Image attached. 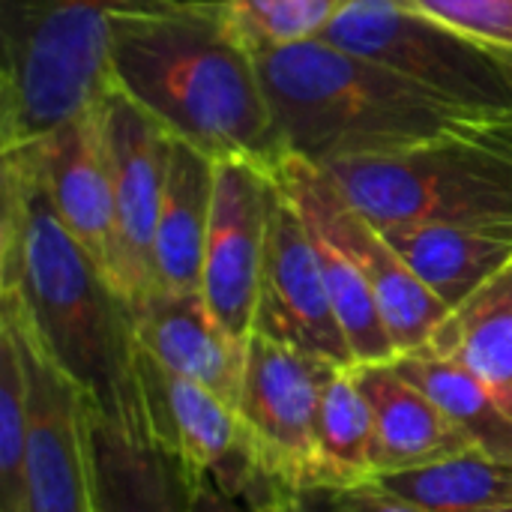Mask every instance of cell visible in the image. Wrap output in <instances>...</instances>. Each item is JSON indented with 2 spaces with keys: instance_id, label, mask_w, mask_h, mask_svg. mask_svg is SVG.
I'll return each mask as SVG.
<instances>
[{
  "instance_id": "1",
  "label": "cell",
  "mask_w": 512,
  "mask_h": 512,
  "mask_svg": "<svg viewBox=\"0 0 512 512\" xmlns=\"http://www.w3.org/2000/svg\"><path fill=\"white\" fill-rule=\"evenodd\" d=\"M0 303L90 399L135 390L132 309L57 216L27 144L0 153Z\"/></svg>"
},
{
  "instance_id": "2",
  "label": "cell",
  "mask_w": 512,
  "mask_h": 512,
  "mask_svg": "<svg viewBox=\"0 0 512 512\" xmlns=\"http://www.w3.org/2000/svg\"><path fill=\"white\" fill-rule=\"evenodd\" d=\"M225 3L120 15L108 45L111 84L216 162L249 159L276 171L288 147L258 57L234 33Z\"/></svg>"
},
{
  "instance_id": "3",
  "label": "cell",
  "mask_w": 512,
  "mask_h": 512,
  "mask_svg": "<svg viewBox=\"0 0 512 512\" xmlns=\"http://www.w3.org/2000/svg\"><path fill=\"white\" fill-rule=\"evenodd\" d=\"M288 147L312 165L393 156L450 138H512V117H483L324 39L255 51Z\"/></svg>"
},
{
  "instance_id": "4",
  "label": "cell",
  "mask_w": 512,
  "mask_h": 512,
  "mask_svg": "<svg viewBox=\"0 0 512 512\" xmlns=\"http://www.w3.org/2000/svg\"><path fill=\"white\" fill-rule=\"evenodd\" d=\"M225 0H0V153L42 138L111 87V24Z\"/></svg>"
},
{
  "instance_id": "5",
  "label": "cell",
  "mask_w": 512,
  "mask_h": 512,
  "mask_svg": "<svg viewBox=\"0 0 512 512\" xmlns=\"http://www.w3.org/2000/svg\"><path fill=\"white\" fill-rule=\"evenodd\" d=\"M321 168L378 228L512 222V138H450Z\"/></svg>"
},
{
  "instance_id": "6",
  "label": "cell",
  "mask_w": 512,
  "mask_h": 512,
  "mask_svg": "<svg viewBox=\"0 0 512 512\" xmlns=\"http://www.w3.org/2000/svg\"><path fill=\"white\" fill-rule=\"evenodd\" d=\"M321 39L393 69L471 114L512 117V48L465 36L402 0H357Z\"/></svg>"
},
{
  "instance_id": "7",
  "label": "cell",
  "mask_w": 512,
  "mask_h": 512,
  "mask_svg": "<svg viewBox=\"0 0 512 512\" xmlns=\"http://www.w3.org/2000/svg\"><path fill=\"white\" fill-rule=\"evenodd\" d=\"M330 369L333 363L297 348L258 333L249 336L237 420L252 465L279 489L324 483L318 456V408Z\"/></svg>"
},
{
  "instance_id": "8",
  "label": "cell",
  "mask_w": 512,
  "mask_h": 512,
  "mask_svg": "<svg viewBox=\"0 0 512 512\" xmlns=\"http://www.w3.org/2000/svg\"><path fill=\"white\" fill-rule=\"evenodd\" d=\"M279 186L297 204L303 222L333 240L369 282L396 357L420 351L432 342L450 309L417 279L378 225H372L336 186V180L300 156H288L276 168Z\"/></svg>"
},
{
  "instance_id": "9",
  "label": "cell",
  "mask_w": 512,
  "mask_h": 512,
  "mask_svg": "<svg viewBox=\"0 0 512 512\" xmlns=\"http://www.w3.org/2000/svg\"><path fill=\"white\" fill-rule=\"evenodd\" d=\"M279 198L276 171L249 159L216 162L201 297L213 318L243 342L255 330L267 234Z\"/></svg>"
},
{
  "instance_id": "10",
  "label": "cell",
  "mask_w": 512,
  "mask_h": 512,
  "mask_svg": "<svg viewBox=\"0 0 512 512\" xmlns=\"http://www.w3.org/2000/svg\"><path fill=\"white\" fill-rule=\"evenodd\" d=\"M117 216L114 288L135 309L153 291V240L174 135L114 84L99 99Z\"/></svg>"
},
{
  "instance_id": "11",
  "label": "cell",
  "mask_w": 512,
  "mask_h": 512,
  "mask_svg": "<svg viewBox=\"0 0 512 512\" xmlns=\"http://www.w3.org/2000/svg\"><path fill=\"white\" fill-rule=\"evenodd\" d=\"M252 333L333 366H357L330 303L315 240L285 189L270 219Z\"/></svg>"
},
{
  "instance_id": "12",
  "label": "cell",
  "mask_w": 512,
  "mask_h": 512,
  "mask_svg": "<svg viewBox=\"0 0 512 512\" xmlns=\"http://www.w3.org/2000/svg\"><path fill=\"white\" fill-rule=\"evenodd\" d=\"M0 312L15 321L30 372L24 512H93L84 390L39 351L12 306L0 303Z\"/></svg>"
},
{
  "instance_id": "13",
  "label": "cell",
  "mask_w": 512,
  "mask_h": 512,
  "mask_svg": "<svg viewBox=\"0 0 512 512\" xmlns=\"http://www.w3.org/2000/svg\"><path fill=\"white\" fill-rule=\"evenodd\" d=\"M135 384L150 435L183 468L186 480L216 477L231 489H246L258 477L234 405L213 390L162 369L138 348Z\"/></svg>"
},
{
  "instance_id": "14",
  "label": "cell",
  "mask_w": 512,
  "mask_h": 512,
  "mask_svg": "<svg viewBox=\"0 0 512 512\" xmlns=\"http://www.w3.org/2000/svg\"><path fill=\"white\" fill-rule=\"evenodd\" d=\"M93 512H189V480L147 429L138 384L111 405L84 393Z\"/></svg>"
},
{
  "instance_id": "15",
  "label": "cell",
  "mask_w": 512,
  "mask_h": 512,
  "mask_svg": "<svg viewBox=\"0 0 512 512\" xmlns=\"http://www.w3.org/2000/svg\"><path fill=\"white\" fill-rule=\"evenodd\" d=\"M51 204L108 282L117 273V216L111 159L99 102L36 141H27ZM117 291V288H114Z\"/></svg>"
},
{
  "instance_id": "16",
  "label": "cell",
  "mask_w": 512,
  "mask_h": 512,
  "mask_svg": "<svg viewBox=\"0 0 512 512\" xmlns=\"http://www.w3.org/2000/svg\"><path fill=\"white\" fill-rule=\"evenodd\" d=\"M132 330L135 348L153 363L213 390L237 411L249 339H234L213 318L201 294L153 288L132 309Z\"/></svg>"
},
{
  "instance_id": "17",
  "label": "cell",
  "mask_w": 512,
  "mask_h": 512,
  "mask_svg": "<svg viewBox=\"0 0 512 512\" xmlns=\"http://www.w3.org/2000/svg\"><path fill=\"white\" fill-rule=\"evenodd\" d=\"M381 231L447 309L512 264V222H417Z\"/></svg>"
},
{
  "instance_id": "18",
  "label": "cell",
  "mask_w": 512,
  "mask_h": 512,
  "mask_svg": "<svg viewBox=\"0 0 512 512\" xmlns=\"http://www.w3.org/2000/svg\"><path fill=\"white\" fill-rule=\"evenodd\" d=\"M354 375L369 399L375 420L372 477L423 468L474 447L453 426V420L396 369L393 360L354 366Z\"/></svg>"
},
{
  "instance_id": "19",
  "label": "cell",
  "mask_w": 512,
  "mask_h": 512,
  "mask_svg": "<svg viewBox=\"0 0 512 512\" xmlns=\"http://www.w3.org/2000/svg\"><path fill=\"white\" fill-rule=\"evenodd\" d=\"M213 183L216 159L174 138L153 240V288L201 294Z\"/></svg>"
},
{
  "instance_id": "20",
  "label": "cell",
  "mask_w": 512,
  "mask_h": 512,
  "mask_svg": "<svg viewBox=\"0 0 512 512\" xmlns=\"http://www.w3.org/2000/svg\"><path fill=\"white\" fill-rule=\"evenodd\" d=\"M426 348L480 378L512 417V264L450 309Z\"/></svg>"
},
{
  "instance_id": "21",
  "label": "cell",
  "mask_w": 512,
  "mask_h": 512,
  "mask_svg": "<svg viewBox=\"0 0 512 512\" xmlns=\"http://www.w3.org/2000/svg\"><path fill=\"white\" fill-rule=\"evenodd\" d=\"M420 512H489L512 507V462L477 447L441 462L372 477Z\"/></svg>"
},
{
  "instance_id": "22",
  "label": "cell",
  "mask_w": 512,
  "mask_h": 512,
  "mask_svg": "<svg viewBox=\"0 0 512 512\" xmlns=\"http://www.w3.org/2000/svg\"><path fill=\"white\" fill-rule=\"evenodd\" d=\"M393 363L453 420V426L477 450L501 462H512V417L480 378L432 348L399 354Z\"/></svg>"
},
{
  "instance_id": "23",
  "label": "cell",
  "mask_w": 512,
  "mask_h": 512,
  "mask_svg": "<svg viewBox=\"0 0 512 512\" xmlns=\"http://www.w3.org/2000/svg\"><path fill=\"white\" fill-rule=\"evenodd\" d=\"M318 456L324 483H363L375 474V420L354 366H333L324 378Z\"/></svg>"
},
{
  "instance_id": "24",
  "label": "cell",
  "mask_w": 512,
  "mask_h": 512,
  "mask_svg": "<svg viewBox=\"0 0 512 512\" xmlns=\"http://www.w3.org/2000/svg\"><path fill=\"white\" fill-rule=\"evenodd\" d=\"M30 372L15 321L0 312V512H24Z\"/></svg>"
},
{
  "instance_id": "25",
  "label": "cell",
  "mask_w": 512,
  "mask_h": 512,
  "mask_svg": "<svg viewBox=\"0 0 512 512\" xmlns=\"http://www.w3.org/2000/svg\"><path fill=\"white\" fill-rule=\"evenodd\" d=\"M357 0H228L234 33L252 51H276L321 39L324 30Z\"/></svg>"
},
{
  "instance_id": "26",
  "label": "cell",
  "mask_w": 512,
  "mask_h": 512,
  "mask_svg": "<svg viewBox=\"0 0 512 512\" xmlns=\"http://www.w3.org/2000/svg\"><path fill=\"white\" fill-rule=\"evenodd\" d=\"M276 512H420L375 480L363 483H318L306 489H279Z\"/></svg>"
},
{
  "instance_id": "27",
  "label": "cell",
  "mask_w": 512,
  "mask_h": 512,
  "mask_svg": "<svg viewBox=\"0 0 512 512\" xmlns=\"http://www.w3.org/2000/svg\"><path fill=\"white\" fill-rule=\"evenodd\" d=\"M480 42L512 48V0H402Z\"/></svg>"
},
{
  "instance_id": "28",
  "label": "cell",
  "mask_w": 512,
  "mask_h": 512,
  "mask_svg": "<svg viewBox=\"0 0 512 512\" xmlns=\"http://www.w3.org/2000/svg\"><path fill=\"white\" fill-rule=\"evenodd\" d=\"M189 512H276V486L264 474L246 489H231L216 477H192Z\"/></svg>"
},
{
  "instance_id": "29",
  "label": "cell",
  "mask_w": 512,
  "mask_h": 512,
  "mask_svg": "<svg viewBox=\"0 0 512 512\" xmlns=\"http://www.w3.org/2000/svg\"><path fill=\"white\" fill-rule=\"evenodd\" d=\"M489 512H512V507H498V510H489Z\"/></svg>"
}]
</instances>
